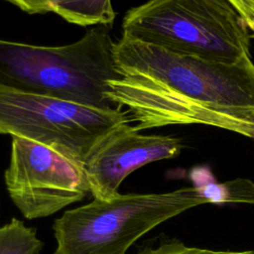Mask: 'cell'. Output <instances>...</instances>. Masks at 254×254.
Returning a JSON list of instances; mask_svg holds the SVG:
<instances>
[{"mask_svg": "<svg viewBox=\"0 0 254 254\" xmlns=\"http://www.w3.org/2000/svg\"><path fill=\"white\" fill-rule=\"evenodd\" d=\"M107 98L127 107L137 129L206 125L254 139V62H222L122 35Z\"/></svg>", "mask_w": 254, "mask_h": 254, "instance_id": "1", "label": "cell"}, {"mask_svg": "<svg viewBox=\"0 0 254 254\" xmlns=\"http://www.w3.org/2000/svg\"><path fill=\"white\" fill-rule=\"evenodd\" d=\"M113 46L104 25L64 46L0 40V86L101 109L119 108L106 96L108 81L117 78Z\"/></svg>", "mask_w": 254, "mask_h": 254, "instance_id": "2", "label": "cell"}, {"mask_svg": "<svg viewBox=\"0 0 254 254\" xmlns=\"http://www.w3.org/2000/svg\"><path fill=\"white\" fill-rule=\"evenodd\" d=\"M203 203L209 202L195 186L93 198L54 221L55 254H126L137 239L156 226Z\"/></svg>", "mask_w": 254, "mask_h": 254, "instance_id": "3", "label": "cell"}, {"mask_svg": "<svg viewBox=\"0 0 254 254\" xmlns=\"http://www.w3.org/2000/svg\"><path fill=\"white\" fill-rule=\"evenodd\" d=\"M122 35L215 61L251 58L248 26L229 0H149L128 10Z\"/></svg>", "mask_w": 254, "mask_h": 254, "instance_id": "4", "label": "cell"}, {"mask_svg": "<svg viewBox=\"0 0 254 254\" xmlns=\"http://www.w3.org/2000/svg\"><path fill=\"white\" fill-rule=\"evenodd\" d=\"M124 122L128 117L120 108L101 109L0 86V134L50 146L82 163L106 134Z\"/></svg>", "mask_w": 254, "mask_h": 254, "instance_id": "5", "label": "cell"}, {"mask_svg": "<svg viewBox=\"0 0 254 254\" xmlns=\"http://www.w3.org/2000/svg\"><path fill=\"white\" fill-rule=\"evenodd\" d=\"M4 179L11 200L28 219L50 216L91 194L82 162L16 136Z\"/></svg>", "mask_w": 254, "mask_h": 254, "instance_id": "6", "label": "cell"}, {"mask_svg": "<svg viewBox=\"0 0 254 254\" xmlns=\"http://www.w3.org/2000/svg\"><path fill=\"white\" fill-rule=\"evenodd\" d=\"M181 138L145 135L124 122L106 134L89 152L83 166L93 198L108 199L118 193L124 179L135 170L156 161L178 157Z\"/></svg>", "mask_w": 254, "mask_h": 254, "instance_id": "7", "label": "cell"}, {"mask_svg": "<svg viewBox=\"0 0 254 254\" xmlns=\"http://www.w3.org/2000/svg\"><path fill=\"white\" fill-rule=\"evenodd\" d=\"M52 12L80 26H107L115 19L111 0H56Z\"/></svg>", "mask_w": 254, "mask_h": 254, "instance_id": "8", "label": "cell"}, {"mask_svg": "<svg viewBox=\"0 0 254 254\" xmlns=\"http://www.w3.org/2000/svg\"><path fill=\"white\" fill-rule=\"evenodd\" d=\"M43 246L36 229L17 218L0 226V254H40Z\"/></svg>", "mask_w": 254, "mask_h": 254, "instance_id": "9", "label": "cell"}, {"mask_svg": "<svg viewBox=\"0 0 254 254\" xmlns=\"http://www.w3.org/2000/svg\"><path fill=\"white\" fill-rule=\"evenodd\" d=\"M195 187L200 189L208 202L254 204V182L249 179L239 178L225 183L206 182Z\"/></svg>", "mask_w": 254, "mask_h": 254, "instance_id": "10", "label": "cell"}, {"mask_svg": "<svg viewBox=\"0 0 254 254\" xmlns=\"http://www.w3.org/2000/svg\"><path fill=\"white\" fill-rule=\"evenodd\" d=\"M136 254H254V250H212L187 245L178 238H168L161 240L156 246L144 247Z\"/></svg>", "mask_w": 254, "mask_h": 254, "instance_id": "11", "label": "cell"}, {"mask_svg": "<svg viewBox=\"0 0 254 254\" xmlns=\"http://www.w3.org/2000/svg\"><path fill=\"white\" fill-rule=\"evenodd\" d=\"M29 14H43L52 12L56 0H6Z\"/></svg>", "mask_w": 254, "mask_h": 254, "instance_id": "12", "label": "cell"}, {"mask_svg": "<svg viewBox=\"0 0 254 254\" xmlns=\"http://www.w3.org/2000/svg\"><path fill=\"white\" fill-rule=\"evenodd\" d=\"M248 24L254 18V0H229Z\"/></svg>", "mask_w": 254, "mask_h": 254, "instance_id": "13", "label": "cell"}, {"mask_svg": "<svg viewBox=\"0 0 254 254\" xmlns=\"http://www.w3.org/2000/svg\"><path fill=\"white\" fill-rule=\"evenodd\" d=\"M247 26H248V29H249V30H251V31L254 32V18L247 24Z\"/></svg>", "mask_w": 254, "mask_h": 254, "instance_id": "14", "label": "cell"}]
</instances>
